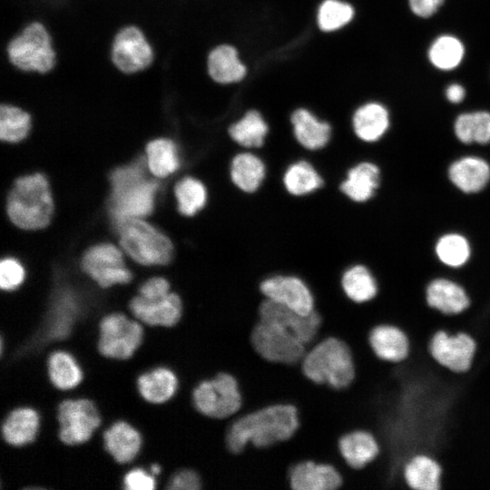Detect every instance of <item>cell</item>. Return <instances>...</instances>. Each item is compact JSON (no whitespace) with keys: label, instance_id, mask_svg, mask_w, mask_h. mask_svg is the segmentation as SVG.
Here are the masks:
<instances>
[{"label":"cell","instance_id":"1","mask_svg":"<svg viewBox=\"0 0 490 490\" xmlns=\"http://www.w3.org/2000/svg\"><path fill=\"white\" fill-rule=\"evenodd\" d=\"M299 426L298 412L289 404L272 405L237 419L229 427L230 451L241 452L248 443L265 447L290 438Z\"/></svg>","mask_w":490,"mask_h":490},{"label":"cell","instance_id":"2","mask_svg":"<svg viewBox=\"0 0 490 490\" xmlns=\"http://www.w3.org/2000/svg\"><path fill=\"white\" fill-rule=\"evenodd\" d=\"M111 181L113 194L110 210L117 225L126 219L151 212L157 183L145 178L142 161L115 170Z\"/></svg>","mask_w":490,"mask_h":490},{"label":"cell","instance_id":"3","mask_svg":"<svg viewBox=\"0 0 490 490\" xmlns=\"http://www.w3.org/2000/svg\"><path fill=\"white\" fill-rule=\"evenodd\" d=\"M302 371L317 384L345 388L356 377V364L348 346L337 338H328L302 358Z\"/></svg>","mask_w":490,"mask_h":490},{"label":"cell","instance_id":"4","mask_svg":"<svg viewBox=\"0 0 490 490\" xmlns=\"http://www.w3.org/2000/svg\"><path fill=\"white\" fill-rule=\"evenodd\" d=\"M4 51L9 63L25 73L47 74L57 63L52 34L38 20L28 23L14 35Z\"/></svg>","mask_w":490,"mask_h":490},{"label":"cell","instance_id":"5","mask_svg":"<svg viewBox=\"0 0 490 490\" xmlns=\"http://www.w3.org/2000/svg\"><path fill=\"white\" fill-rule=\"evenodd\" d=\"M53 210L48 183L43 175L25 176L15 181L8 197L7 211L16 226L26 230L44 228Z\"/></svg>","mask_w":490,"mask_h":490},{"label":"cell","instance_id":"6","mask_svg":"<svg viewBox=\"0 0 490 490\" xmlns=\"http://www.w3.org/2000/svg\"><path fill=\"white\" fill-rule=\"evenodd\" d=\"M145 326L132 316L112 312L98 322L97 350L106 358L127 360L141 347Z\"/></svg>","mask_w":490,"mask_h":490},{"label":"cell","instance_id":"7","mask_svg":"<svg viewBox=\"0 0 490 490\" xmlns=\"http://www.w3.org/2000/svg\"><path fill=\"white\" fill-rule=\"evenodd\" d=\"M57 437L67 446L88 442L103 426L95 402L88 397H66L56 407Z\"/></svg>","mask_w":490,"mask_h":490},{"label":"cell","instance_id":"8","mask_svg":"<svg viewBox=\"0 0 490 490\" xmlns=\"http://www.w3.org/2000/svg\"><path fill=\"white\" fill-rule=\"evenodd\" d=\"M118 227L122 247L136 261L144 265L165 264L172 259V242L150 224L129 218Z\"/></svg>","mask_w":490,"mask_h":490},{"label":"cell","instance_id":"9","mask_svg":"<svg viewBox=\"0 0 490 490\" xmlns=\"http://www.w3.org/2000/svg\"><path fill=\"white\" fill-rule=\"evenodd\" d=\"M191 401L199 413L211 418L232 416L242 402L237 380L227 373L199 382L192 390Z\"/></svg>","mask_w":490,"mask_h":490},{"label":"cell","instance_id":"10","mask_svg":"<svg viewBox=\"0 0 490 490\" xmlns=\"http://www.w3.org/2000/svg\"><path fill=\"white\" fill-rule=\"evenodd\" d=\"M110 57L120 72L133 74L150 67L155 54L144 32L135 24H127L115 34Z\"/></svg>","mask_w":490,"mask_h":490},{"label":"cell","instance_id":"11","mask_svg":"<svg viewBox=\"0 0 490 490\" xmlns=\"http://www.w3.org/2000/svg\"><path fill=\"white\" fill-rule=\"evenodd\" d=\"M255 350L265 359L280 364H295L305 356L304 343L282 327L260 320L251 333Z\"/></svg>","mask_w":490,"mask_h":490},{"label":"cell","instance_id":"12","mask_svg":"<svg viewBox=\"0 0 490 490\" xmlns=\"http://www.w3.org/2000/svg\"><path fill=\"white\" fill-rule=\"evenodd\" d=\"M477 344L468 333H448L440 329L434 333L428 343L431 358L442 368L456 374L470 370Z\"/></svg>","mask_w":490,"mask_h":490},{"label":"cell","instance_id":"13","mask_svg":"<svg viewBox=\"0 0 490 490\" xmlns=\"http://www.w3.org/2000/svg\"><path fill=\"white\" fill-rule=\"evenodd\" d=\"M259 289L267 299L299 314L309 315L314 311L313 293L306 281L298 274L272 273L260 280Z\"/></svg>","mask_w":490,"mask_h":490},{"label":"cell","instance_id":"14","mask_svg":"<svg viewBox=\"0 0 490 490\" xmlns=\"http://www.w3.org/2000/svg\"><path fill=\"white\" fill-rule=\"evenodd\" d=\"M104 450L121 466H129L142 452L141 431L124 419H117L99 430Z\"/></svg>","mask_w":490,"mask_h":490},{"label":"cell","instance_id":"15","mask_svg":"<svg viewBox=\"0 0 490 490\" xmlns=\"http://www.w3.org/2000/svg\"><path fill=\"white\" fill-rule=\"evenodd\" d=\"M83 268L103 288L128 283L132 279L130 271L123 267L121 251L110 244L90 249L83 259Z\"/></svg>","mask_w":490,"mask_h":490},{"label":"cell","instance_id":"16","mask_svg":"<svg viewBox=\"0 0 490 490\" xmlns=\"http://www.w3.org/2000/svg\"><path fill=\"white\" fill-rule=\"evenodd\" d=\"M129 310L145 327L172 328L181 320L183 307L180 296L170 292L155 299L137 295L131 299Z\"/></svg>","mask_w":490,"mask_h":490},{"label":"cell","instance_id":"17","mask_svg":"<svg viewBox=\"0 0 490 490\" xmlns=\"http://www.w3.org/2000/svg\"><path fill=\"white\" fill-rule=\"evenodd\" d=\"M259 315L260 320L282 327L304 344L314 339L321 323L320 316L315 310L302 315L267 299L260 303Z\"/></svg>","mask_w":490,"mask_h":490},{"label":"cell","instance_id":"18","mask_svg":"<svg viewBox=\"0 0 490 490\" xmlns=\"http://www.w3.org/2000/svg\"><path fill=\"white\" fill-rule=\"evenodd\" d=\"M267 175V162L259 152L239 150L230 158L229 178L232 185L242 193L257 192L264 184Z\"/></svg>","mask_w":490,"mask_h":490},{"label":"cell","instance_id":"19","mask_svg":"<svg viewBox=\"0 0 490 490\" xmlns=\"http://www.w3.org/2000/svg\"><path fill=\"white\" fill-rule=\"evenodd\" d=\"M289 122L294 141L307 152L321 151L332 140L330 123L320 120L306 108L294 110Z\"/></svg>","mask_w":490,"mask_h":490},{"label":"cell","instance_id":"20","mask_svg":"<svg viewBox=\"0 0 490 490\" xmlns=\"http://www.w3.org/2000/svg\"><path fill=\"white\" fill-rule=\"evenodd\" d=\"M40 427L38 410L30 406H19L8 411L3 418L1 436L7 446L22 447L36 440Z\"/></svg>","mask_w":490,"mask_h":490},{"label":"cell","instance_id":"21","mask_svg":"<svg viewBox=\"0 0 490 490\" xmlns=\"http://www.w3.org/2000/svg\"><path fill=\"white\" fill-rule=\"evenodd\" d=\"M380 179L379 167L372 162L362 161L347 169L338 190L350 202L364 203L374 197Z\"/></svg>","mask_w":490,"mask_h":490},{"label":"cell","instance_id":"22","mask_svg":"<svg viewBox=\"0 0 490 490\" xmlns=\"http://www.w3.org/2000/svg\"><path fill=\"white\" fill-rule=\"evenodd\" d=\"M425 298L428 307L446 316L459 315L471 305L466 289L446 278L430 280L426 286Z\"/></svg>","mask_w":490,"mask_h":490},{"label":"cell","instance_id":"23","mask_svg":"<svg viewBox=\"0 0 490 490\" xmlns=\"http://www.w3.org/2000/svg\"><path fill=\"white\" fill-rule=\"evenodd\" d=\"M368 340L372 352L381 361L399 363L409 356V338L398 326L377 324L369 330Z\"/></svg>","mask_w":490,"mask_h":490},{"label":"cell","instance_id":"24","mask_svg":"<svg viewBox=\"0 0 490 490\" xmlns=\"http://www.w3.org/2000/svg\"><path fill=\"white\" fill-rule=\"evenodd\" d=\"M285 191L295 198H303L321 190L326 180L317 165L303 156L289 162L281 174Z\"/></svg>","mask_w":490,"mask_h":490},{"label":"cell","instance_id":"25","mask_svg":"<svg viewBox=\"0 0 490 490\" xmlns=\"http://www.w3.org/2000/svg\"><path fill=\"white\" fill-rule=\"evenodd\" d=\"M136 387L143 401L160 405L177 394L180 381L172 368L159 365L142 372L136 378Z\"/></svg>","mask_w":490,"mask_h":490},{"label":"cell","instance_id":"26","mask_svg":"<svg viewBox=\"0 0 490 490\" xmlns=\"http://www.w3.org/2000/svg\"><path fill=\"white\" fill-rule=\"evenodd\" d=\"M49 383L64 395L74 390L83 380V370L70 351L55 348L45 358Z\"/></svg>","mask_w":490,"mask_h":490},{"label":"cell","instance_id":"27","mask_svg":"<svg viewBox=\"0 0 490 490\" xmlns=\"http://www.w3.org/2000/svg\"><path fill=\"white\" fill-rule=\"evenodd\" d=\"M338 449L345 462L356 470L368 466L377 459L381 451L377 436L364 428L343 435L338 440Z\"/></svg>","mask_w":490,"mask_h":490},{"label":"cell","instance_id":"28","mask_svg":"<svg viewBox=\"0 0 490 490\" xmlns=\"http://www.w3.org/2000/svg\"><path fill=\"white\" fill-rule=\"evenodd\" d=\"M289 483L296 490H333L341 485L342 477L330 465L305 461L291 468Z\"/></svg>","mask_w":490,"mask_h":490},{"label":"cell","instance_id":"29","mask_svg":"<svg viewBox=\"0 0 490 490\" xmlns=\"http://www.w3.org/2000/svg\"><path fill=\"white\" fill-rule=\"evenodd\" d=\"M228 137L240 150H260L270 134V126L262 114L254 109L247 111L227 129Z\"/></svg>","mask_w":490,"mask_h":490},{"label":"cell","instance_id":"30","mask_svg":"<svg viewBox=\"0 0 490 490\" xmlns=\"http://www.w3.org/2000/svg\"><path fill=\"white\" fill-rule=\"evenodd\" d=\"M206 72L218 83L227 84L241 81L247 72L237 50L229 44L212 48L206 56Z\"/></svg>","mask_w":490,"mask_h":490},{"label":"cell","instance_id":"31","mask_svg":"<svg viewBox=\"0 0 490 490\" xmlns=\"http://www.w3.org/2000/svg\"><path fill=\"white\" fill-rule=\"evenodd\" d=\"M442 474L440 463L422 453L410 457L403 468L404 480L409 490H441Z\"/></svg>","mask_w":490,"mask_h":490},{"label":"cell","instance_id":"32","mask_svg":"<svg viewBox=\"0 0 490 490\" xmlns=\"http://www.w3.org/2000/svg\"><path fill=\"white\" fill-rule=\"evenodd\" d=\"M448 176L460 191L466 193L478 192L490 180V166L482 158L463 157L450 165Z\"/></svg>","mask_w":490,"mask_h":490},{"label":"cell","instance_id":"33","mask_svg":"<svg viewBox=\"0 0 490 490\" xmlns=\"http://www.w3.org/2000/svg\"><path fill=\"white\" fill-rule=\"evenodd\" d=\"M340 287L345 296L354 303L365 304L377 298L378 283L364 264H350L340 274Z\"/></svg>","mask_w":490,"mask_h":490},{"label":"cell","instance_id":"34","mask_svg":"<svg viewBox=\"0 0 490 490\" xmlns=\"http://www.w3.org/2000/svg\"><path fill=\"white\" fill-rule=\"evenodd\" d=\"M351 125L354 134L360 141L377 142L388 129V112L377 103L363 104L354 112Z\"/></svg>","mask_w":490,"mask_h":490},{"label":"cell","instance_id":"35","mask_svg":"<svg viewBox=\"0 0 490 490\" xmlns=\"http://www.w3.org/2000/svg\"><path fill=\"white\" fill-rule=\"evenodd\" d=\"M32 117L26 109L10 103L0 104V137L16 142L24 139L31 129Z\"/></svg>","mask_w":490,"mask_h":490},{"label":"cell","instance_id":"36","mask_svg":"<svg viewBox=\"0 0 490 490\" xmlns=\"http://www.w3.org/2000/svg\"><path fill=\"white\" fill-rule=\"evenodd\" d=\"M455 134L464 143L490 142V113L475 112L460 114L454 125Z\"/></svg>","mask_w":490,"mask_h":490},{"label":"cell","instance_id":"37","mask_svg":"<svg viewBox=\"0 0 490 490\" xmlns=\"http://www.w3.org/2000/svg\"><path fill=\"white\" fill-rule=\"evenodd\" d=\"M146 151L149 168L158 177L167 176L180 166L176 146L169 139L152 141L148 143Z\"/></svg>","mask_w":490,"mask_h":490},{"label":"cell","instance_id":"38","mask_svg":"<svg viewBox=\"0 0 490 490\" xmlns=\"http://www.w3.org/2000/svg\"><path fill=\"white\" fill-rule=\"evenodd\" d=\"M175 196L180 212L191 217L204 208L208 192L205 185L200 180L185 177L176 184Z\"/></svg>","mask_w":490,"mask_h":490},{"label":"cell","instance_id":"39","mask_svg":"<svg viewBox=\"0 0 490 490\" xmlns=\"http://www.w3.org/2000/svg\"><path fill=\"white\" fill-rule=\"evenodd\" d=\"M437 258L446 266L459 268L470 258L471 248L468 240L457 233L443 235L436 244Z\"/></svg>","mask_w":490,"mask_h":490},{"label":"cell","instance_id":"40","mask_svg":"<svg viewBox=\"0 0 490 490\" xmlns=\"http://www.w3.org/2000/svg\"><path fill=\"white\" fill-rule=\"evenodd\" d=\"M429 59L437 68L451 70L456 67L464 56V46L456 37L444 35L437 38L430 47Z\"/></svg>","mask_w":490,"mask_h":490},{"label":"cell","instance_id":"41","mask_svg":"<svg viewBox=\"0 0 490 490\" xmlns=\"http://www.w3.org/2000/svg\"><path fill=\"white\" fill-rule=\"evenodd\" d=\"M354 16L353 7L340 0H325L318 11V24L323 32H333L348 24Z\"/></svg>","mask_w":490,"mask_h":490},{"label":"cell","instance_id":"42","mask_svg":"<svg viewBox=\"0 0 490 490\" xmlns=\"http://www.w3.org/2000/svg\"><path fill=\"white\" fill-rule=\"evenodd\" d=\"M158 487V479L142 466L127 468L122 477V488L125 490H154Z\"/></svg>","mask_w":490,"mask_h":490},{"label":"cell","instance_id":"43","mask_svg":"<svg viewBox=\"0 0 490 490\" xmlns=\"http://www.w3.org/2000/svg\"><path fill=\"white\" fill-rule=\"evenodd\" d=\"M163 488L168 490H199L201 488L200 475L191 468H179L167 476Z\"/></svg>","mask_w":490,"mask_h":490},{"label":"cell","instance_id":"44","mask_svg":"<svg viewBox=\"0 0 490 490\" xmlns=\"http://www.w3.org/2000/svg\"><path fill=\"white\" fill-rule=\"evenodd\" d=\"M24 276L22 266L13 259H5L0 265V286L4 290H13L23 281Z\"/></svg>","mask_w":490,"mask_h":490},{"label":"cell","instance_id":"45","mask_svg":"<svg viewBox=\"0 0 490 490\" xmlns=\"http://www.w3.org/2000/svg\"><path fill=\"white\" fill-rule=\"evenodd\" d=\"M170 293V284L162 278H152L143 283L139 289L138 295L145 299L163 297Z\"/></svg>","mask_w":490,"mask_h":490},{"label":"cell","instance_id":"46","mask_svg":"<svg viewBox=\"0 0 490 490\" xmlns=\"http://www.w3.org/2000/svg\"><path fill=\"white\" fill-rule=\"evenodd\" d=\"M444 0H409L414 14L420 17H429L436 12Z\"/></svg>","mask_w":490,"mask_h":490},{"label":"cell","instance_id":"47","mask_svg":"<svg viewBox=\"0 0 490 490\" xmlns=\"http://www.w3.org/2000/svg\"><path fill=\"white\" fill-rule=\"evenodd\" d=\"M465 89L457 83L451 84L446 90V98L454 103H460L465 98Z\"/></svg>","mask_w":490,"mask_h":490}]
</instances>
